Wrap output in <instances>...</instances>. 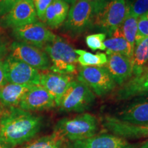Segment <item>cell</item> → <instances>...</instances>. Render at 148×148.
<instances>
[{
	"label": "cell",
	"instance_id": "cell-31",
	"mask_svg": "<svg viewBox=\"0 0 148 148\" xmlns=\"http://www.w3.org/2000/svg\"><path fill=\"white\" fill-rule=\"evenodd\" d=\"M7 83L3 61L0 60V88Z\"/></svg>",
	"mask_w": 148,
	"mask_h": 148
},
{
	"label": "cell",
	"instance_id": "cell-14",
	"mask_svg": "<svg viewBox=\"0 0 148 148\" xmlns=\"http://www.w3.org/2000/svg\"><path fill=\"white\" fill-rule=\"evenodd\" d=\"M102 125L111 134L125 140L148 137V124H130L114 116H106L102 119Z\"/></svg>",
	"mask_w": 148,
	"mask_h": 148
},
{
	"label": "cell",
	"instance_id": "cell-15",
	"mask_svg": "<svg viewBox=\"0 0 148 148\" xmlns=\"http://www.w3.org/2000/svg\"><path fill=\"white\" fill-rule=\"evenodd\" d=\"M56 106L54 98L40 85H34L24 95L18 108L28 112L48 110Z\"/></svg>",
	"mask_w": 148,
	"mask_h": 148
},
{
	"label": "cell",
	"instance_id": "cell-24",
	"mask_svg": "<svg viewBox=\"0 0 148 148\" xmlns=\"http://www.w3.org/2000/svg\"><path fill=\"white\" fill-rule=\"evenodd\" d=\"M77 56V63L84 66H103L106 64V53L97 52L95 54L82 49H75Z\"/></svg>",
	"mask_w": 148,
	"mask_h": 148
},
{
	"label": "cell",
	"instance_id": "cell-32",
	"mask_svg": "<svg viewBox=\"0 0 148 148\" xmlns=\"http://www.w3.org/2000/svg\"><path fill=\"white\" fill-rule=\"evenodd\" d=\"M7 49H8V47H7L6 42L0 35V60H2L1 59L4 57L5 53H6Z\"/></svg>",
	"mask_w": 148,
	"mask_h": 148
},
{
	"label": "cell",
	"instance_id": "cell-30",
	"mask_svg": "<svg viewBox=\"0 0 148 148\" xmlns=\"http://www.w3.org/2000/svg\"><path fill=\"white\" fill-rule=\"evenodd\" d=\"M21 0H1L0 1V16L5 15L16 3Z\"/></svg>",
	"mask_w": 148,
	"mask_h": 148
},
{
	"label": "cell",
	"instance_id": "cell-9",
	"mask_svg": "<svg viewBox=\"0 0 148 148\" xmlns=\"http://www.w3.org/2000/svg\"><path fill=\"white\" fill-rule=\"evenodd\" d=\"M7 82L16 84L39 85L40 73L32 66L9 55L3 62Z\"/></svg>",
	"mask_w": 148,
	"mask_h": 148
},
{
	"label": "cell",
	"instance_id": "cell-27",
	"mask_svg": "<svg viewBox=\"0 0 148 148\" xmlns=\"http://www.w3.org/2000/svg\"><path fill=\"white\" fill-rule=\"evenodd\" d=\"M106 34L104 33H97L88 35L85 40L86 45L92 50H106V47L103 45V42L106 40Z\"/></svg>",
	"mask_w": 148,
	"mask_h": 148
},
{
	"label": "cell",
	"instance_id": "cell-1",
	"mask_svg": "<svg viewBox=\"0 0 148 148\" xmlns=\"http://www.w3.org/2000/svg\"><path fill=\"white\" fill-rule=\"evenodd\" d=\"M42 117L18 107L8 108L0 116V139L12 148L32 140L42 127Z\"/></svg>",
	"mask_w": 148,
	"mask_h": 148
},
{
	"label": "cell",
	"instance_id": "cell-10",
	"mask_svg": "<svg viewBox=\"0 0 148 148\" xmlns=\"http://www.w3.org/2000/svg\"><path fill=\"white\" fill-rule=\"evenodd\" d=\"M12 34L18 41L43 48L47 44L53 41L56 35L41 21H35L23 26L12 29Z\"/></svg>",
	"mask_w": 148,
	"mask_h": 148
},
{
	"label": "cell",
	"instance_id": "cell-23",
	"mask_svg": "<svg viewBox=\"0 0 148 148\" xmlns=\"http://www.w3.org/2000/svg\"><path fill=\"white\" fill-rule=\"evenodd\" d=\"M65 143L62 138L53 132L51 134L31 140L16 148H63Z\"/></svg>",
	"mask_w": 148,
	"mask_h": 148
},
{
	"label": "cell",
	"instance_id": "cell-20",
	"mask_svg": "<svg viewBox=\"0 0 148 148\" xmlns=\"http://www.w3.org/2000/svg\"><path fill=\"white\" fill-rule=\"evenodd\" d=\"M69 10V5L62 0H53L44 16L45 23L51 29L58 28L65 21Z\"/></svg>",
	"mask_w": 148,
	"mask_h": 148
},
{
	"label": "cell",
	"instance_id": "cell-6",
	"mask_svg": "<svg viewBox=\"0 0 148 148\" xmlns=\"http://www.w3.org/2000/svg\"><path fill=\"white\" fill-rule=\"evenodd\" d=\"M77 80L86 84L99 97L108 95L116 84L103 66L82 67L78 73Z\"/></svg>",
	"mask_w": 148,
	"mask_h": 148
},
{
	"label": "cell",
	"instance_id": "cell-16",
	"mask_svg": "<svg viewBox=\"0 0 148 148\" xmlns=\"http://www.w3.org/2000/svg\"><path fill=\"white\" fill-rule=\"evenodd\" d=\"M107 60L105 67L116 84L122 85L132 76L131 59L121 53H106Z\"/></svg>",
	"mask_w": 148,
	"mask_h": 148
},
{
	"label": "cell",
	"instance_id": "cell-13",
	"mask_svg": "<svg viewBox=\"0 0 148 148\" xmlns=\"http://www.w3.org/2000/svg\"><path fill=\"white\" fill-rule=\"evenodd\" d=\"M130 99V102L114 116L130 124H148V93L135 96Z\"/></svg>",
	"mask_w": 148,
	"mask_h": 148
},
{
	"label": "cell",
	"instance_id": "cell-3",
	"mask_svg": "<svg viewBox=\"0 0 148 148\" xmlns=\"http://www.w3.org/2000/svg\"><path fill=\"white\" fill-rule=\"evenodd\" d=\"M98 130L99 122L96 116L85 112L59 120L56 123L53 132L65 142H71L94 136Z\"/></svg>",
	"mask_w": 148,
	"mask_h": 148
},
{
	"label": "cell",
	"instance_id": "cell-4",
	"mask_svg": "<svg viewBox=\"0 0 148 148\" xmlns=\"http://www.w3.org/2000/svg\"><path fill=\"white\" fill-rule=\"evenodd\" d=\"M43 49L52 64L49 69L53 72L68 75L75 73L77 56L69 42L56 36Z\"/></svg>",
	"mask_w": 148,
	"mask_h": 148
},
{
	"label": "cell",
	"instance_id": "cell-35",
	"mask_svg": "<svg viewBox=\"0 0 148 148\" xmlns=\"http://www.w3.org/2000/svg\"><path fill=\"white\" fill-rule=\"evenodd\" d=\"M62 1H64V2H66V3H67L68 4H71V5H73L74 3L75 2V1H76V0H62Z\"/></svg>",
	"mask_w": 148,
	"mask_h": 148
},
{
	"label": "cell",
	"instance_id": "cell-5",
	"mask_svg": "<svg viewBox=\"0 0 148 148\" xmlns=\"http://www.w3.org/2000/svg\"><path fill=\"white\" fill-rule=\"evenodd\" d=\"M95 97V93L86 84L73 80L61 97L58 107L62 112L82 113L91 108Z\"/></svg>",
	"mask_w": 148,
	"mask_h": 148
},
{
	"label": "cell",
	"instance_id": "cell-19",
	"mask_svg": "<svg viewBox=\"0 0 148 148\" xmlns=\"http://www.w3.org/2000/svg\"><path fill=\"white\" fill-rule=\"evenodd\" d=\"M34 85L16 84L7 82L0 88V103L5 108L18 107L26 92Z\"/></svg>",
	"mask_w": 148,
	"mask_h": 148
},
{
	"label": "cell",
	"instance_id": "cell-36",
	"mask_svg": "<svg viewBox=\"0 0 148 148\" xmlns=\"http://www.w3.org/2000/svg\"><path fill=\"white\" fill-rule=\"evenodd\" d=\"M0 1H1V0H0Z\"/></svg>",
	"mask_w": 148,
	"mask_h": 148
},
{
	"label": "cell",
	"instance_id": "cell-7",
	"mask_svg": "<svg viewBox=\"0 0 148 148\" xmlns=\"http://www.w3.org/2000/svg\"><path fill=\"white\" fill-rule=\"evenodd\" d=\"M92 10V0H76L69 9L67 18L64 21V31L72 36H76L89 28Z\"/></svg>",
	"mask_w": 148,
	"mask_h": 148
},
{
	"label": "cell",
	"instance_id": "cell-34",
	"mask_svg": "<svg viewBox=\"0 0 148 148\" xmlns=\"http://www.w3.org/2000/svg\"><path fill=\"white\" fill-rule=\"evenodd\" d=\"M0 148H12V147L9 145H8L7 143H5V142H3L1 139H0Z\"/></svg>",
	"mask_w": 148,
	"mask_h": 148
},
{
	"label": "cell",
	"instance_id": "cell-12",
	"mask_svg": "<svg viewBox=\"0 0 148 148\" xmlns=\"http://www.w3.org/2000/svg\"><path fill=\"white\" fill-rule=\"evenodd\" d=\"M136 145L112 134H99L84 139L66 142L63 148H136Z\"/></svg>",
	"mask_w": 148,
	"mask_h": 148
},
{
	"label": "cell",
	"instance_id": "cell-21",
	"mask_svg": "<svg viewBox=\"0 0 148 148\" xmlns=\"http://www.w3.org/2000/svg\"><path fill=\"white\" fill-rule=\"evenodd\" d=\"M131 62L132 66V76L138 75L147 67L148 64V37L135 40Z\"/></svg>",
	"mask_w": 148,
	"mask_h": 148
},
{
	"label": "cell",
	"instance_id": "cell-8",
	"mask_svg": "<svg viewBox=\"0 0 148 148\" xmlns=\"http://www.w3.org/2000/svg\"><path fill=\"white\" fill-rule=\"evenodd\" d=\"M10 55L37 70L46 71L50 68V60L45 51L39 47L20 41L11 44Z\"/></svg>",
	"mask_w": 148,
	"mask_h": 148
},
{
	"label": "cell",
	"instance_id": "cell-25",
	"mask_svg": "<svg viewBox=\"0 0 148 148\" xmlns=\"http://www.w3.org/2000/svg\"><path fill=\"white\" fill-rule=\"evenodd\" d=\"M137 21L138 17L127 12L120 27L122 34L126 41L128 42L130 47L133 51H134L135 40L137 34Z\"/></svg>",
	"mask_w": 148,
	"mask_h": 148
},
{
	"label": "cell",
	"instance_id": "cell-17",
	"mask_svg": "<svg viewBox=\"0 0 148 148\" xmlns=\"http://www.w3.org/2000/svg\"><path fill=\"white\" fill-rule=\"evenodd\" d=\"M72 81L73 77L71 75L55 72H42L40 73L39 85L53 96L56 107H58L61 97Z\"/></svg>",
	"mask_w": 148,
	"mask_h": 148
},
{
	"label": "cell",
	"instance_id": "cell-2",
	"mask_svg": "<svg viewBox=\"0 0 148 148\" xmlns=\"http://www.w3.org/2000/svg\"><path fill=\"white\" fill-rule=\"evenodd\" d=\"M92 21L90 27L110 36L121 26L126 16L125 0H92Z\"/></svg>",
	"mask_w": 148,
	"mask_h": 148
},
{
	"label": "cell",
	"instance_id": "cell-11",
	"mask_svg": "<svg viewBox=\"0 0 148 148\" xmlns=\"http://www.w3.org/2000/svg\"><path fill=\"white\" fill-rule=\"evenodd\" d=\"M37 18L33 0H21L8 13L1 16L0 26L14 29L34 23Z\"/></svg>",
	"mask_w": 148,
	"mask_h": 148
},
{
	"label": "cell",
	"instance_id": "cell-22",
	"mask_svg": "<svg viewBox=\"0 0 148 148\" xmlns=\"http://www.w3.org/2000/svg\"><path fill=\"white\" fill-rule=\"evenodd\" d=\"M120 27L114 31L110 38L104 40L103 45L106 47V53H121L131 59L133 55V51L122 34Z\"/></svg>",
	"mask_w": 148,
	"mask_h": 148
},
{
	"label": "cell",
	"instance_id": "cell-26",
	"mask_svg": "<svg viewBox=\"0 0 148 148\" xmlns=\"http://www.w3.org/2000/svg\"><path fill=\"white\" fill-rule=\"evenodd\" d=\"M127 12L136 17L148 12V0H125Z\"/></svg>",
	"mask_w": 148,
	"mask_h": 148
},
{
	"label": "cell",
	"instance_id": "cell-33",
	"mask_svg": "<svg viewBox=\"0 0 148 148\" xmlns=\"http://www.w3.org/2000/svg\"><path fill=\"white\" fill-rule=\"evenodd\" d=\"M136 148H148V139L146 140L145 141H144L140 145H136Z\"/></svg>",
	"mask_w": 148,
	"mask_h": 148
},
{
	"label": "cell",
	"instance_id": "cell-29",
	"mask_svg": "<svg viewBox=\"0 0 148 148\" xmlns=\"http://www.w3.org/2000/svg\"><path fill=\"white\" fill-rule=\"evenodd\" d=\"M53 0H33L36 15L40 21H44L45 11L49 5L52 3Z\"/></svg>",
	"mask_w": 148,
	"mask_h": 148
},
{
	"label": "cell",
	"instance_id": "cell-28",
	"mask_svg": "<svg viewBox=\"0 0 148 148\" xmlns=\"http://www.w3.org/2000/svg\"><path fill=\"white\" fill-rule=\"evenodd\" d=\"M137 28L136 40L148 37V12L138 17Z\"/></svg>",
	"mask_w": 148,
	"mask_h": 148
},
{
	"label": "cell",
	"instance_id": "cell-18",
	"mask_svg": "<svg viewBox=\"0 0 148 148\" xmlns=\"http://www.w3.org/2000/svg\"><path fill=\"white\" fill-rule=\"evenodd\" d=\"M145 93H148V66L138 75L132 76L122 84L115 97L117 100H127Z\"/></svg>",
	"mask_w": 148,
	"mask_h": 148
}]
</instances>
